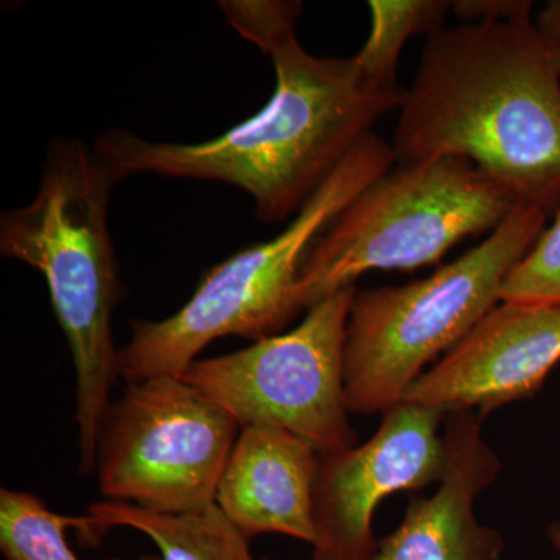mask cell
<instances>
[{"instance_id": "6da1fadb", "label": "cell", "mask_w": 560, "mask_h": 560, "mask_svg": "<svg viewBox=\"0 0 560 560\" xmlns=\"http://www.w3.org/2000/svg\"><path fill=\"white\" fill-rule=\"evenodd\" d=\"M267 57L276 73L270 102L223 135L178 143L108 130L92 147L119 183L158 175L228 184L249 195L264 223L296 217L374 125L400 108L405 90L371 80L353 57L312 55L296 35Z\"/></svg>"}, {"instance_id": "7a4b0ae2", "label": "cell", "mask_w": 560, "mask_h": 560, "mask_svg": "<svg viewBox=\"0 0 560 560\" xmlns=\"http://www.w3.org/2000/svg\"><path fill=\"white\" fill-rule=\"evenodd\" d=\"M397 164L459 158L517 198L560 208V75L534 18L429 36L405 90Z\"/></svg>"}, {"instance_id": "3957f363", "label": "cell", "mask_w": 560, "mask_h": 560, "mask_svg": "<svg viewBox=\"0 0 560 560\" xmlns=\"http://www.w3.org/2000/svg\"><path fill=\"white\" fill-rule=\"evenodd\" d=\"M116 175L94 147L58 139L46 153L31 202L0 217V256L46 280L77 375L80 471L97 464L98 438L119 381L113 316L124 296L109 231Z\"/></svg>"}, {"instance_id": "277c9868", "label": "cell", "mask_w": 560, "mask_h": 560, "mask_svg": "<svg viewBox=\"0 0 560 560\" xmlns=\"http://www.w3.org/2000/svg\"><path fill=\"white\" fill-rule=\"evenodd\" d=\"M396 162L381 136L372 132L361 140L279 235L209 268L190 300L168 318L132 320L130 340L119 350L120 378L179 377L219 338L257 341L279 334L301 312L296 282L308 250Z\"/></svg>"}, {"instance_id": "5b68a950", "label": "cell", "mask_w": 560, "mask_h": 560, "mask_svg": "<svg viewBox=\"0 0 560 560\" xmlns=\"http://www.w3.org/2000/svg\"><path fill=\"white\" fill-rule=\"evenodd\" d=\"M548 213L517 202L497 230L429 278L357 290L345 338L350 415H385L404 404L431 363L451 352L501 302L512 268L547 228Z\"/></svg>"}, {"instance_id": "8992f818", "label": "cell", "mask_w": 560, "mask_h": 560, "mask_svg": "<svg viewBox=\"0 0 560 560\" xmlns=\"http://www.w3.org/2000/svg\"><path fill=\"white\" fill-rule=\"evenodd\" d=\"M521 202L459 158L396 164L361 191L315 242L296 282L301 311L372 271L438 264L467 238L489 235Z\"/></svg>"}, {"instance_id": "52a82bcc", "label": "cell", "mask_w": 560, "mask_h": 560, "mask_svg": "<svg viewBox=\"0 0 560 560\" xmlns=\"http://www.w3.org/2000/svg\"><path fill=\"white\" fill-rule=\"evenodd\" d=\"M241 430L184 378L128 383L102 423L95 464L102 495L156 514L208 510Z\"/></svg>"}, {"instance_id": "ba28073f", "label": "cell", "mask_w": 560, "mask_h": 560, "mask_svg": "<svg viewBox=\"0 0 560 560\" xmlns=\"http://www.w3.org/2000/svg\"><path fill=\"white\" fill-rule=\"evenodd\" d=\"M355 287L308 308L300 326L248 348L198 359L183 375L241 429L290 431L324 453L359 444L345 399V338Z\"/></svg>"}, {"instance_id": "9c48e42d", "label": "cell", "mask_w": 560, "mask_h": 560, "mask_svg": "<svg viewBox=\"0 0 560 560\" xmlns=\"http://www.w3.org/2000/svg\"><path fill=\"white\" fill-rule=\"evenodd\" d=\"M444 412L400 404L363 444L319 455L312 560H372L374 515L388 497L438 485L445 470Z\"/></svg>"}, {"instance_id": "30bf717a", "label": "cell", "mask_w": 560, "mask_h": 560, "mask_svg": "<svg viewBox=\"0 0 560 560\" xmlns=\"http://www.w3.org/2000/svg\"><path fill=\"white\" fill-rule=\"evenodd\" d=\"M560 363V307L500 302L415 382L405 404L490 412L536 396Z\"/></svg>"}, {"instance_id": "8fae6325", "label": "cell", "mask_w": 560, "mask_h": 560, "mask_svg": "<svg viewBox=\"0 0 560 560\" xmlns=\"http://www.w3.org/2000/svg\"><path fill=\"white\" fill-rule=\"evenodd\" d=\"M445 470L431 497H416L404 521L378 540L372 560H500L506 540L475 514V501L497 481L503 464L475 411L445 415Z\"/></svg>"}, {"instance_id": "7c38bea8", "label": "cell", "mask_w": 560, "mask_h": 560, "mask_svg": "<svg viewBox=\"0 0 560 560\" xmlns=\"http://www.w3.org/2000/svg\"><path fill=\"white\" fill-rule=\"evenodd\" d=\"M319 452L290 431L243 427L224 467L215 504L250 540L282 534L315 544Z\"/></svg>"}, {"instance_id": "4fadbf2b", "label": "cell", "mask_w": 560, "mask_h": 560, "mask_svg": "<svg viewBox=\"0 0 560 560\" xmlns=\"http://www.w3.org/2000/svg\"><path fill=\"white\" fill-rule=\"evenodd\" d=\"M88 518L91 540L117 526L139 530L156 545L162 560H256L249 540L217 504L190 514L168 515L105 500L91 504Z\"/></svg>"}, {"instance_id": "5bb4252c", "label": "cell", "mask_w": 560, "mask_h": 560, "mask_svg": "<svg viewBox=\"0 0 560 560\" xmlns=\"http://www.w3.org/2000/svg\"><path fill=\"white\" fill-rule=\"evenodd\" d=\"M69 528L86 534L90 518L58 514L35 493L0 490V551L3 559L81 560L66 539ZM136 560L162 559L150 555Z\"/></svg>"}, {"instance_id": "9a60e30c", "label": "cell", "mask_w": 560, "mask_h": 560, "mask_svg": "<svg viewBox=\"0 0 560 560\" xmlns=\"http://www.w3.org/2000/svg\"><path fill=\"white\" fill-rule=\"evenodd\" d=\"M371 32L353 60L371 80L399 84L397 70L405 44L419 35L429 36L444 28L452 11L448 0H371Z\"/></svg>"}, {"instance_id": "2e32d148", "label": "cell", "mask_w": 560, "mask_h": 560, "mask_svg": "<svg viewBox=\"0 0 560 560\" xmlns=\"http://www.w3.org/2000/svg\"><path fill=\"white\" fill-rule=\"evenodd\" d=\"M501 302L560 307V208L550 226L508 275Z\"/></svg>"}, {"instance_id": "e0dca14e", "label": "cell", "mask_w": 560, "mask_h": 560, "mask_svg": "<svg viewBox=\"0 0 560 560\" xmlns=\"http://www.w3.org/2000/svg\"><path fill=\"white\" fill-rule=\"evenodd\" d=\"M219 5L231 27L265 55L280 40L296 35L302 14L298 0H221Z\"/></svg>"}, {"instance_id": "ac0fdd59", "label": "cell", "mask_w": 560, "mask_h": 560, "mask_svg": "<svg viewBox=\"0 0 560 560\" xmlns=\"http://www.w3.org/2000/svg\"><path fill=\"white\" fill-rule=\"evenodd\" d=\"M529 0H453L452 13L463 24L511 22L533 18Z\"/></svg>"}, {"instance_id": "d6986e66", "label": "cell", "mask_w": 560, "mask_h": 560, "mask_svg": "<svg viewBox=\"0 0 560 560\" xmlns=\"http://www.w3.org/2000/svg\"><path fill=\"white\" fill-rule=\"evenodd\" d=\"M534 24L560 75V0L545 3L534 18Z\"/></svg>"}, {"instance_id": "ffe728a7", "label": "cell", "mask_w": 560, "mask_h": 560, "mask_svg": "<svg viewBox=\"0 0 560 560\" xmlns=\"http://www.w3.org/2000/svg\"><path fill=\"white\" fill-rule=\"evenodd\" d=\"M547 537L555 550L560 552V521L551 522L547 528Z\"/></svg>"}, {"instance_id": "44dd1931", "label": "cell", "mask_w": 560, "mask_h": 560, "mask_svg": "<svg viewBox=\"0 0 560 560\" xmlns=\"http://www.w3.org/2000/svg\"><path fill=\"white\" fill-rule=\"evenodd\" d=\"M264 560H271V559H264Z\"/></svg>"}]
</instances>
